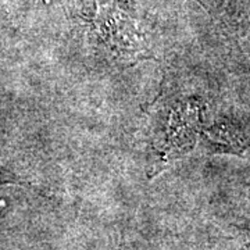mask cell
Wrapping results in <instances>:
<instances>
[{
  "label": "cell",
  "instance_id": "6da1fadb",
  "mask_svg": "<svg viewBox=\"0 0 250 250\" xmlns=\"http://www.w3.org/2000/svg\"><path fill=\"white\" fill-rule=\"evenodd\" d=\"M92 25L102 43L117 57L138 59L147 56V45L136 22L126 13L124 4L116 0H96Z\"/></svg>",
  "mask_w": 250,
  "mask_h": 250
},
{
  "label": "cell",
  "instance_id": "3957f363",
  "mask_svg": "<svg viewBox=\"0 0 250 250\" xmlns=\"http://www.w3.org/2000/svg\"><path fill=\"white\" fill-rule=\"evenodd\" d=\"M7 184H21V181L9 171L0 170V187L7 185Z\"/></svg>",
  "mask_w": 250,
  "mask_h": 250
},
{
  "label": "cell",
  "instance_id": "7a4b0ae2",
  "mask_svg": "<svg viewBox=\"0 0 250 250\" xmlns=\"http://www.w3.org/2000/svg\"><path fill=\"white\" fill-rule=\"evenodd\" d=\"M197 125H199V114L192 106H185L182 110L179 108L178 111H174L168 123L166 143L163 147H160V152L164 150L161 160H166L168 157H174L177 154H182L189 150L195 145Z\"/></svg>",
  "mask_w": 250,
  "mask_h": 250
}]
</instances>
